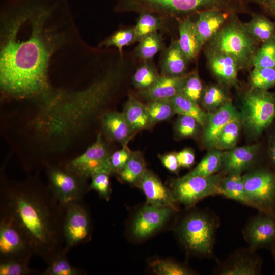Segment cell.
<instances>
[{
    "label": "cell",
    "instance_id": "6da1fadb",
    "mask_svg": "<svg viewBox=\"0 0 275 275\" xmlns=\"http://www.w3.org/2000/svg\"><path fill=\"white\" fill-rule=\"evenodd\" d=\"M69 11L68 0L3 2L0 80L3 92L24 97L47 91L52 59L67 43L69 26L64 28L72 23L65 27L64 22H55Z\"/></svg>",
    "mask_w": 275,
    "mask_h": 275
},
{
    "label": "cell",
    "instance_id": "7a4b0ae2",
    "mask_svg": "<svg viewBox=\"0 0 275 275\" xmlns=\"http://www.w3.org/2000/svg\"><path fill=\"white\" fill-rule=\"evenodd\" d=\"M64 213L65 205L36 179L1 185L0 215L10 218L21 230L34 255L47 264L58 254L67 252L62 234Z\"/></svg>",
    "mask_w": 275,
    "mask_h": 275
},
{
    "label": "cell",
    "instance_id": "3957f363",
    "mask_svg": "<svg viewBox=\"0 0 275 275\" xmlns=\"http://www.w3.org/2000/svg\"><path fill=\"white\" fill-rule=\"evenodd\" d=\"M239 115L245 130L252 136H259L275 118V94L252 89L242 99Z\"/></svg>",
    "mask_w": 275,
    "mask_h": 275
},
{
    "label": "cell",
    "instance_id": "277c9868",
    "mask_svg": "<svg viewBox=\"0 0 275 275\" xmlns=\"http://www.w3.org/2000/svg\"><path fill=\"white\" fill-rule=\"evenodd\" d=\"M214 0H117L115 10L119 12H148L166 18L197 11Z\"/></svg>",
    "mask_w": 275,
    "mask_h": 275
},
{
    "label": "cell",
    "instance_id": "5b68a950",
    "mask_svg": "<svg viewBox=\"0 0 275 275\" xmlns=\"http://www.w3.org/2000/svg\"><path fill=\"white\" fill-rule=\"evenodd\" d=\"M221 174L209 176H193L188 174L175 179L171 183L174 200L186 206H191L203 198L219 194Z\"/></svg>",
    "mask_w": 275,
    "mask_h": 275
},
{
    "label": "cell",
    "instance_id": "8992f818",
    "mask_svg": "<svg viewBox=\"0 0 275 275\" xmlns=\"http://www.w3.org/2000/svg\"><path fill=\"white\" fill-rule=\"evenodd\" d=\"M46 172L47 186L58 201L64 205L82 200L88 191L87 179L65 166L47 165Z\"/></svg>",
    "mask_w": 275,
    "mask_h": 275
},
{
    "label": "cell",
    "instance_id": "52a82bcc",
    "mask_svg": "<svg viewBox=\"0 0 275 275\" xmlns=\"http://www.w3.org/2000/svg\"><path fill=\"white\" fill-rule=\"evenodd\" d=\"M214 221L202 213H193L186 217L180 228V236L190 251L201 255L211 253L215 228Z\"/></svg>",
    "mask_w": 275,
    "mask_h": 275
},
{
    "label": "cell",
    "instance_id": "ba28073f",
    "mask_svg": "<svg viewBox=\"0 0 275 275\" xmlns=\"http://www.w3.org/2000/svg\"><path fill=\"white\" fill-rule=\"evenodd\" d=\"M62 234L64 248L68 253L72 248L90 240L91 220L82 200L65 205Z\"/></svg>",
    "mask_w": 275,
    "mask_h": 275
},
{
    "label": "cell",
    "instance_id": "9c48e42d",
    "mask_svg": "<svg viewBox=\"0 0 275 275\" xmlns=\"http://www.w3.org/2000/svg\"><path fill=\"white\" fill-rule=\"evenodd\" d=\"M253 37L246 28L236 23H230L214 36V50L234 58L238 65H243L254 54Z\"/></svg>",
    "mask_w": 275,
    "mask_h": 275
},
{
    "label": "cell",
    "instance_id": "30bf717a",
    "mask_svg": "<svg viewBox=\"0 0 275 275\" xmlns=\"http://www.w3.org/2000/svg\"><path fill=\"white\" fill-rule=\"evenodd\" d=\"M111 154L101 135L81 155L70 160L65 166L87 179L94 174L113 173L110 163Z\"/></svg>",
    "mask_w": 275,
    "mask_h": 275
},
{
    "label": "cell",
    "instance_id": "8fae6325",
    "mask_svg": "<svg viewBox=\"0 0 275 275\" xmlns=\"http://www.w3.org/2000/svg\"><path fill=\"white\" fill-rule=\"evenodd\" d=\"M34 255L21 230L10 218L0 215V261L31 258Z\"/></svg>",
    "mask_w": 275,
    "mask_h": 275
},
{
    "label": "cell",
    "instance_id": "7c38bea8",
    "mask_svg": "<svg viewBox=\"0 0 275 275\" xmlns=\"http://www.w3.org/2000/svg\"><path fill=\"white\" fill-rule=\"evenodd\" d=\"M245 192L256 208L269 212L275 201V175L258 170L242 176Z\"/></svg>",
    "mask_w": 275,
    "mask_h": 275
},
{
    "label": "cell",
    "instance_id": "4fadbf2b",
    "mask_svg": "<svg viewBox=\"0 0 275 275\" xmlns=\"http://www.w3.org/2000/svg\"><path fill=\"white\" fill-rule=\"evenodd\" d=\"M174 210L169 207L147 204L134 218L132 227L133 235L138 238L150 236L164 225Z\"/></svg>",
    "mask_w": 275,
    "mask_h": 275
},
{
    "label": "cell",
    "instance_id": "5bb4252c",
    "mask_svg": "<svg viewBox=\"0 0 275 275\" xmlns=\"http://www.w3.org/2000/svg\"><path fill=\"white\" fill-rule=\"evenodd\" d=\"M136 184L144 193L147 204L176 209V202L171 190L166 187L151 171L146 169Z\"/></svg>",
    "mask_w": 275,
    "mask_h": 275
},
{
    "label": "cell",
    "instance_id": "9a60e30c",
    "mask_svg": "<svg viewBox=\"0 0 275 275\" xmlns=\"http://www.w3.org/2000/svg\"><path fill=\"white\" fill-rule=\"evenodd\" d=\"M239 117V113L230 101H227L218 109L207 113V121L203 136L204 143L208 147H214L224 127Z\"/></svg>",
    "mask_w": 275,
    "mask_h": 275
},
{
    "label": "cell",
    "instance_id": "2e32d148",
    "mask_svg": "<svg viewBox=\"0 0 275 275\" xmlns=\"http://www.w3.org/2000/svg\"><path fill=\"white\" fill-rule=\"evenodd\" d=\"M258 146L234 147L222 153L221 169L228 174H241L254 163Z\"/></svg>",
    "mask_w": 275,
    "mask_h": 275
},
{
    "label": "cell",
    "instance_id": "e0dca14e",
    "mask_svg": "<svg viewBox=\"0 0 275 275\" xmlns=\"http://www.w3.org/2000/svg\"><path fill=\"white\" fill-rule=\"evenodd\" d=\"M102 124L108 136L122 146L127 145L135 133L123 113L112 111L105 113L102 117Z\"/></svg>",
    "mask_w": 275,
    "mask_h": 275
},
{
    "label": "cell",
    "instance_id": "ac0fdd59",
    "mask_svg": "<svg viewBox=\"0 0 275 275\" xmlns=\"http://www.w3.org/2000/svg\"><path fill=\"white\" fill-rule=\"evenodd\" d=\"M184 75L179 77L161 75L151 87L144 90L139 91V94L148 101L169 100L175 96L180 94Z\"/></svg>",
    "mask_w": 275,
    "mask_h": 275
},
{
    "label": "cell",
    "instance_id": "d6986e66",
    "mask_svg": "<svg viewBox=\"0 0 275 275\" xmlns=\"http://www.w3.org/2000/svg\"><path fill=\"white\" fill-rule=\"evenodd\" d=\"M246 235L254 248L271 243L275 240V220L270 216L255 218L248 226Z\"/></svg>",
    "mask_w": 275,
    "mask_h": 275
},
{
    "label": "cell",
    "instance_id": "ffe728a7",
    "mask_svg": "<svg viewBox=\"0 0 275 275\" xmlns=\"http://www.w3.org/2000/svg\"><path fill=\"white\" fill-rule=\"evenodd\" d=\"M161 59V75L173 77L185 75L189 60L180 49L177 41L172 42L163 50Z\"/></svg>",
    "mask_w": 275,
    "mask_h": 275
},
{
    "label": "cell",
    "instance_id": "44dd1931",
    "mask_svg": "<svg viewBox=\"0 0 275 275\" xmlns=\"http://www.w3.org/2000/svg\"><path fill=\"white\" fill-rule=\"evenodd\" d=\"M179 46L190 61L195 59L203 45L198 35L195 23L187 17L179 22Z\"/></svg>",
    "mask_w": 275,
    "mask_h": 275
},
{
    "label": "cell",
    "instance_id": "7402d4cb",
    "mask_svg": "<svg viewBox=\"0 0 275 275\" xmlns=\"http://www.w3.org/2000/svg\"><path fill=\"white\" fill-rule=\"evenodd\" d=\"M195 22L199 37L203 45L214 37L227 18V14L216 10L201 11Z\"/></svg>",
    "mask_w": 275,
    "mask_h": 275
},
{
    "label": "cell",
    "instance_id": "603a6c76",
    "mask_svg": "<svg viewBox=\"0 0 275 275\" xmlns=\"http://www.w3.org/2000/svg\"><path fill=\"white\" fill-rule=\"evenodd\" d=\"M131 129L135 133L149 129L152 124L146 104L133 96H130L124 106L122 112Z\"/></svg>",
    "mask_w": 275,
    "mask_h": 275
},
{
    "label": "cell",
    "instance_id": "cb8c5ba5",
    "mask_svg": "<svg viewBox=\"0 0 275 275\" xmlns=\"http://www.w3.org/2000/svg\"><path fill=\"white\" fill-rule=\"evenodd\" d=\"M209 63L213 72L223 81L232 83L236 81L239 65L232 57L214 50L209 57Z\"/></svg>",
    "mask_w": 275,
    "mask_h": 275
},
{
    "label": "cell",
    "instance_id": "d4e9b609",
    "mask_svg": "<svg viewBox=\"0 0 275 275\" xmlns=\"http://www.w3.org/2000/svg\"><path fill=\"white\" fill-rule=\"evenodd\" d=\"M219 187L221 195L256 208L245 192L241 174H231L223 177Z\"/></svg>",
    "mask_w": 275,
    "mask_h": 275
},
{
    "label": "cell",
    "instance_id": "484cf974",
    "mask_svg": "<svg viewBox=\"0 0 275 275\" xmlns=\"http://www.w3.org/2000/svg\"><path fill=\"white\" fill-rule=\"evenodd\" d=\"M172 104L176 113L191 117L204 127L207 121V114L197 103L189 99L181 94H178L169 100Z\"/></svg>",
    "mask_w": 275,
    "mask_h": 275
},
{
    "label": "cell",
    "instance_id": "4316f807",
    "mask_svg": "<svg viewBox=\"0 0 275 275\" xmlns=\"http://www.w3.org/2000/svg\"><path fill=\"white\" fill-rule=\"evenodd\" d=\"M258 261L248 256H238L229 262L222 268L221 274L254 275L258 273Z\"/></svg>",
    "mask_w": 275,
    "mask_h": 275
},
{
    "label": "cell",
    "instance_id": "83f0119b",
    "mask_svg": "<svg viewBox=\"0 0 275 275\" xmlns=\"http://www.w3.org/2000/svg\"><path fill=\"white\" fill-rule=\"evenodd\" d=\"M146 169L143 156L139 151H132L128 161L118 173L123 181L136 184Z\"/></svg>",
    "mask_w": 275,
    "mask_h": 275
},
{
    "label": "cell",
    "instance_id": "f1b7e54d",
    "mask_svg": "<svg viewBox=\"0 0 275 275\" xmlns=\"http://www.w3.org/2000/svg\"><path fill=\"white\" fill-rule=\"evenodd\" d=\"M135 49V55L142 61H150L159 51L163 50V39L157 32L152 33L139 42Z\"/></svg>",
    "mask_w": 275,
    "mask_h": 275
},
{
    "label": "cell",
    "instance_id": "f546056e",
    "mask_svg": "<svg viewBox=\"0 0 275 275\" xmlns=\"http://www.w3.org/2000/svg\"><path fill=\"white\" fill-rule=\"evenodd\" d=\"M67 252L63 251L55 256L47 264V268L41 275H83L82 269L72 266L69 262Z\"/></svg>",
    "mask_w": 275,
    "mask_h": 275
},
{
    "label": "cell",
    "instance_id": "4dcf8cb0",
    "mask_svg": "<svg viewBox=\"0 0 275 275\" xmlns=\"http://www.w3.org/2000/svg\"><path fill=\"white\" fill-rule=\"evenodd\" d=\"M137 23L134 26L135 42H139L146 36L161 29L164 18L157 14L144 12L139 13Z\"/></svg>",
    "mask_w": 275,
    "mask_h": 275
},
{
    "label": "cell",
    "instance_id": "1f68e13d",
    "mask_svg": "<svg viewBox=\"0 0 275 275\" xmlns=\"http://www.w3.org/2000/svg\"><path fill=\"white\" fill-rule=\"evenodd\" d=\"M154 65L150 61H143L132 77V83L139 91L151 87L160 78Z\"/></svg>",
    "mask_w": 275,
    "mask_h": 275
},
{
    "label": "cell",
    "instance_id": "d6a6232c",
    "mask_svg": "<svg viewBox=\"0 0 275 275\" xmlns=\"http://www.w3.org/2000/svg\"><path fill=\"white\" fill-rule=\"evenodd\" d=\"M253 38L263 43L275 38V25L263 16H256L245 26Z\"/></svg>",
    "mask_w": 275,
    "mask_h": 275
},
{
    "label": "cell",
    "instance_id": "836d02e7",
    "mask_svg": "<svg viewBox=\"0 0 275 275\" xmlns=\"http://www.w3.org/2000/svg\"><path fill=\"white\" fill-rule=\"evenodd\" d=\"M222 152L217 149L210 151L189 173L193 176H209L215 174L222 167Z\"/></svg>",
    "mask_w": 275,
    "mask_h": 275
},
{
    "label": "cell",
    "instance_id": "e575fe53",
    "mask_svg": "<svg viewBox=\"0 0 275 275\" xmlns=\"http://www.w3.org/2000/svg\"><path fill=\"white\" fill-rule=\"evenodd\" d=\"M242 126L239 117L228 123L219 134L214 148L218 150H229L235 147Z\"/></svg>",
    "mask_w": 275,
    "mask_h": 275
},
{
    "label": "cell",
    "instance_id": "d590c367",
    "mask_svg": "<svg viewBox=\"0 0 275 275\" xmlns=\"http://www.w3.org/2000/svg\"><path fill=\"white\" fill-rule=\"evenodd\" d=\"M30 259L19 258L0 261V275L40 274L41 272L29 267Z\"/></svg>",
    "mask_w": 275,
    "mask_h": 275
},
{
    "label": "cell",
    "instance_id": "8d00e7d4",
    "mask_svg": "<svg viewBox=\"0 0 275 275\" xmlns=\"http://www.w3.org/2000/svg\"><path fill=\"white\" fill-rule=\"evenodd\" d=\"M146 106L153 125L166 121L176 113L169 100L148 101Z\"/></svg>",
    "mask_w": 275,
    "mask_h": 275
},
{
    "label": "cell",
    "instance_id": "74e56055",
    "mask_svg": "<svg viewBox=\"0 0 275 275\" xmlns=\"http://www.w3.org/2000/svg\"><path fill=\"white\" fill-rule=\"evenodd\" d=\"M252 89L267 90L275 86V67H254L250 75Z\"/></svg>",
    "mask_w": 275,
    "mask_h": 275
},
{
    "label": "cell",
    "instance_id": "f35d334b",
    "mask_svg": "<svg viewBox=\"0 0 275 275\" xmlns=\"http://www.w3.org/2000/svg\"><path fill=\"white\" fill-rule=\"evenodd\" d=\"M203 85L197 73L185 74L183 76L180 94L198 103L203 95Z\"/></svg>",
    "mask_w": 275,
    "mask_h": 275
},
{
    "label": "cell",
    "instance_id": "ab89813d",
    "mask_svg": "<svg viewBox=\"0 0 275 275\" xmlns=\"http://www.w3.org/2000/svg\"><path fill=\"white\" fill-rule=\"evenodd\" d=\"M252 62L254 67H275V38L263 43L253 56Z\"/></svg>",
    "mask_w": 275,
    "mask_h": 275
},
{
    "label": "cell",
    "instance_id": "60d3db41",
    "mask_svg": "<svg viewBox=\"0 0 275 275\" xmlns=\"http://www.w3.org/2000/svg\"><path fill=\"white\" fill-rule=\"evenodd\" d=\"M135 43L134 27L121 29L115 32L105 40L101 46L106 47L115 46L118 49L121 57H122L123 48Z\"/></svg>",
    "mask_w": 275,
    "mask_h": 275
},
{
    "label": "cell",
    "instance_id": "b9f144b4",
    "mask_svg": "<svg viewBox=\"0 0 275 275\" xmlns=\"http://www.w3.org/2000/svg\"><path fill=\"white\" fill-rule=\"evenodd\" d=\"M201 100L203 106L211 112L218 109L227 101L223 90L216 86L207 88L203 93Z\"/></svg>",
    "mask_w": 275,
    "mask_h": 275
},
{
    "label": "cell",
    "instance_id": "7bdbcfd3",
    "mask_svg": "<svg viewBox=\"0 0 275 275\" xmlns=\"http://www.w3.org/2000/svg\"><path fill=\"white\" fill-rule=\"evenodd\" d=\"M153 271L158 275H189L191 272L177 263L163 260L153 261L150 265Z\"/></svg>",
    "mask_w": 275,
    "mask_h": 275
},
{
    "label": "cell",
    "instance_id": "ee69618b",
    "mask_svg": "<svg viewBox=\"0 0 275 275\" xmlns=\"http://www.w3.org/2000/svg\"><path fill=\"white\" fill-rule=\"evenodd\" d=\"M175 125V130L180 138H190L195 136L200 125L194 118L179 115Z\"/></svg>",
    "mask_w": 275,
    "mask_h": 275
},
{
    "label": "cell",
    "instance_id": "f6af8a7d",
    "mask_svg": "<svg viewBox=\"0 0 275 275\" xmlns=\"http://www.w3.org/2000/svg\"><path fill=\"white\" fill-rule=\"evenodd\" d=\"M110 174L105 173H100L94 174L91 176L92 181L88 186V191L94 190L99 195L108 201L111 193Z\"/></svg>",
    "mask_w": 275,
    "mask_h": 275
},
{
    "label": "cell",
    "instance_id": "bcb514c9",
    "mask_svg": "<svg viewBox=\"0 0 275 275\" xmlns=\"http://www.w3.org/2000/svg\"><path fill=\"white\" fill-rule=\"evenodd\" d=\"M131 152L126 145L111 154L109 160L113 173H118L124 168L130 158Z\"/></svg>",
    "mask_w": 275,
    "mask_h": 275
},
{
    "label": "cell",
    "instance_id": "7dc6e473",
    "mask_svg": "<svg viewBox=\"0 0 275 275\" xmlns=\"http://www.w3.org/2000/svg\"><path fill=\"white\" fill-rule=\"evenodd\" d=\"M176 156L180 167L189 168L195 162L194 153L189 149L186 148L176 153Z\"/></svg>",
    "mask_w": 275,
    "mask_h": 275
},
{
    "label": "cell",
    "instance_id": "c3c4849f",
    "mask_svg": "<svg viewBox=\"0 0 275 275\" xmlns=\"http://www.w3.org/2000/svg\"><path fill=\"white\" fill-rule=\"evenodd\" d=\"M161 163L168 170L172 172L176 173L180 167L176 153L172 152L166 154L160 157Z\"/></svg>",
    "mask_w": 275,
    "mask_h": 275
},
{
    "label": "cell",
    "instance_id": "681fc988",
    "mask_svg": "<svg viewBox=\"0 0 275 275\" xmlns=\"http://www.w3.org/2000/svg\"><path fill=\"white\" fill-rule=\"evenodd\" d=\"M269 154L275 164V134L271 138L269 144Z\"/></svg>",
    "mask_w": 275,
    "mask_h": 275
},
{
    "label": "cell",
    "instance_id": "f907efd6",
    "mask_svg": "<svg viewBox=\"0 0 275 275\" xmlns=\"http://www.w3.org/2000/svg\"><path fill=\"white\" fill-rule=\"evenodd\" d=\"M269 6L270 10L275 13V0L269 1Z\"/></svg>",
    "mask_w": 275,
    "mask_h": 275
},
{
    "label": "cell",
    "instance_id": "816d5d0a",
    "mask_svg": "<svg viewBox=\"0 0 275 275\" xmlns=\"http://www.w3.org/2000/svg\"><path fill=\"white\" fill-rule=\"evenodd\" d=\"M258 1H261V2H265V1H270V0H258Z\"/></svg>",
    "mask_w": 275,
    "mask_h": 275
},
{
    "label": "cell",
    "instance_id": "f5cc1de1",
    "mask_svg": "<svg viewBox=\"0 0 275 275\" xmlns=\"http://www.w3.org/2000/svg\"><path fill=\"white\" fill-rule=\"evenodd\" d=\"M274 254H275V250H274Z\"/></svg>",
    "mask_w": 275,
    "mask_h": 275
}]
</instances>
